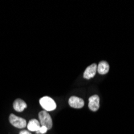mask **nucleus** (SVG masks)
I'll use <instances>...</instances> for the list:
<instances>
[{
	"label": "nucleus",
	"mask_w": 134,
	"mask_h": 134,
	"mask_svg": "<svg viewBox=\"0 0 134 134\" xmlns=\"http://www.w3.org/2000/svg\"><path fill=\"white\" fill-rule=\"evenodd\" d=\"M88 108L91 111L96 112L100 108V97L97 95H93L89 98Z\"/></svg>",
	"instance_id": "obj_4"
},
{
	"label": "nucleus",
	"mask_w": 134,
	"mask_h": 134,
	"mask_svg": "<svg viewBox=\"0 0 134 134\" xmlns=\"http://www.w3.org/2000/svg\"><path fill=\"white\" fill-rule=\"evenodd\" d=\"M27 104L21 99H16L13 104L14 109L16 112H19V113L23 112L24 109L27 108Z\"/></svg>",
	"instance_id": "obj_7"
},
{
	"label": "nucleus",
	"mask_w": 134,
	"mask_h": 134,
	"mask_svg": "<svg viewBox=\"0 0 134 134\" xmlns=\"http://www.w3.org/2000/svg\"><path fill=\"white\" fill-rule=\"evenodd\" d=\"M40 104L41 107L47 112L53 111L56 108V104L49 96H43L40 100Z\"/></svg>",
	"instance_id": "obj_1"
},
{
	"label": "nucleus",
	"mask_w": 134,
	"mask_h": 134,
	"mask_svg": "<svg viewBox=\"0 0 134 134\" xmlns=\"http://www.w3.org/2000/svg\"><path fill=\"white\" fill-rule=\"evenodd\" d=\"M109 71V64L106 61H101L97 65V71L100 75H104Z\"/></svg>",
	"instance_id": "obj_8"
},
{
	"label": "nucleus",
	"mask_w": 134,
	"mask_h": 134,
	"mask_svg": "<svg viewBox=\"0 0 134 134\" xmlns=\"http://www.w3.org/2000/svg\"><path fill=\"white\" fill-rule=\"evenodd\" d=\"M27 126V129L29 131H31V132L38 131L40 129V127H41L40 124L39 123V121L37 120H35V119L31 120Z\"/></svg>",
	"instance_id": "obj_9"
},
{
	"label": "nucleus",
	"mask_w": 134,
	"mask_h": 134,
	"mask_svg": "<svg viewBox=\"0 0 134 134\" xmlns=\"http://www.w3.org/2000/svg\"><path fill=\"white\" fill-rule=\"evenodd\" d=\"M47 132V129L45 126H41V127H40V129L38 131H36L35 132L37 133V134H39V133L44 134V133H46Z\"/></svg>",
	"instance_id": "obj_10"
},
{
	"label": "nucleus",
	"mask_w": 134,
	"mask_h": 134,
	"mask_svg": "<svg viewBox=\"0 0 134 134\" xmlns=\"http://www.w3.org/2000/svg\"><path fill=\"white\" fill-rule=\"evenodd\" d=\"M39 119L40 121L41 126H45L47 130L52 129V120L51 116L47 111L43 110L39 113Z\"/></svg>",
	"instance_id": "obj_2"
},
{
	"label": "nucleus",
	"mask_w": 134,
	"mask_h": 134,
	"mask_svg": "<svg viewBox=\"0 0 134 134\" xmlns=\"http://www.w3.org/2000/svg\"><path fill=\"white\" fill-rule=\"evenodd\" d=\"M19 134H31L29 131H26V130H22Z\"/></svg>",
	"instance_id": "obj_11"
},
{
	"label": "nucleus",
	"mask_w": 134,
	"mask_h": 134,
	"mask_svg": "<svg viewBox=\"0 0 134 134\" xmlns=\"http://www.w3.org/2000/svg\"><path fill=\"white\" fill-rule=\"evenodd\" d=\"M9 120H10V123L12 125L18 128V129H23L27 125L25 119H23L22 117H19V116H15V114L10 115Z\"/></svg>",
	"instance_id": "obj_3"
},
{
	"label": "nucleus",
	"mask_w": 134,
	"mask_h": 134,
	"mask_svg": "<svg viewBox=\"0 0 134 134\" xmlns=\"http://www.w3.org/2000/svg\"><path fill=\"white\" fill-rule=\"evenodd\" d=\"M96 71H97V66L96 64L88 66L83 72V78L86 80H90L93 78L96 75Z\"/></svg>",
	"instance_id": "obj_6"
},
{
	"label": "nucleus",
	"mask_w": 134,
	"mask_h": 134,
	"mask_svg": "<svg viewBox=\"0 0 134 134\" xmlns=\"http://www.w3.org/2000/svg\"><path fill=\"white\" fill-rule=\"evenodd\" d=\"M68 104L71 108H81L84 105V101L83 99L76 96H71L69 98Z\"/></svg>",
	"instance_id": "obj_5"
}]
</instances>
